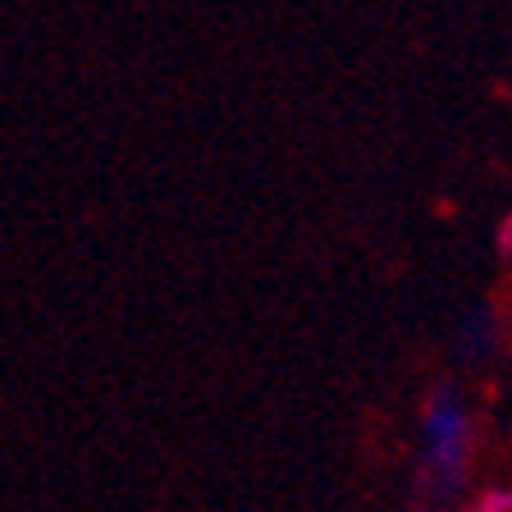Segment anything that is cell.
<instances>
[{
  "mask_svg": "<svg viewBox=\"0 0 512 512\" xmlns=\"http://www.w3.org/2000/svg\"><path fill=\"white\" fill-rule=\"evenodd\" d=\"M471 462V412L453 389H435L421 412V471L430 490L453 494Z\"/></svg>",
  "mask_w": 512,
  "mask_h": 512,
  "instance_id": "6da1fadb",
  "label": "cell"
},
{
  "mask_svg": "<svg viewBox=\"0 0 512 512\" xmlns=\"http://www.w3.org/2000/svg\"><path fill=\"white\" fill-rule=\"evenodd\" d=\"M462 512H512V490H503V485H494V490L476 494V499H471Z\"/></svg>",
  "mask_w": 512,
  "mask_h": 512,
  "instance_id": "7a4b0ae2",
  "label": "cell"
},
{
  "mask_svg": "<svg viewBox=\"0 0 512 512\" xmlns=\"http://www.w3.org/2000/svg\"><path fill=\"white\" fill-rule=\"evenodd\" d=\"M499 247H503V256H512V220H503V229H499Z\"/></svg>",
  "mask_w": 512,
  "mask_h": 512,
  "instance_id": "3957f363",
  "label": "cell"
}]
</instances>
